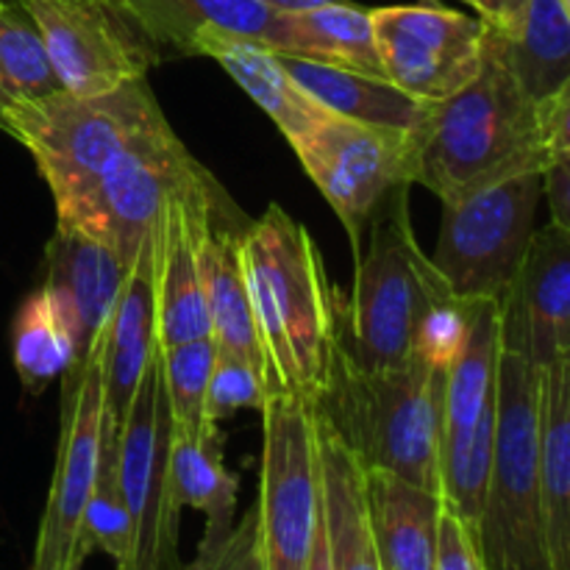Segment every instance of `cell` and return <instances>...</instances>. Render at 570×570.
I'll return each mask as SVG.
<instances>
[{"mask_svg": "<svg viewBox=\"0 0 570 570\" xmlns=\"http://www.w3.org/2000/svg\"><path fill=\"white\" fill-rule=\"evenodd\" d=\"M412 184L456 200L570 156V87L534 100L484 37L482 67L410 131Z\"/></svg>", "mask_w": 570, "mask_h": 570, "instance_id": "obj_1", "label": "cell"}, {"mask_svg": "<svg viewBox=\"0 0 570 570\" xmlns=\"http://www.w3.org/2000/svg\"><path fill=\"white\" fill-rule=\"evenodd\" d=\"M245 284L273 376V395L315 401L337 345V304L309 228L278 204L239 232Z\"/></svg>", "mask_w": 570, "mask_h": 570, "instance_id": "obj_2", "label": "cell"}, {"mask_svg": "<svg viewBox=\"0 0 570 570\" xmlns=\"http://www.w3.org/2000/svg\"><path fill=\"white\" fill-rule=\"evenodd\" d=\"M443 384V367L417 356L387 371H365L337 343L323 393L309 404L332 423L362 468L440 493Z\"/></svg>", "mask_w": 570, "mask_h": 570, "instance_id": "obj_3", "label": "cell"}, {"mask_svg": "<svg viewBox=\"0 0 570 570\" xmlns=\"http://www.w3.org/2000/svg\"><path fill=\"white\" fill-rule=\"evenodd\" d=\"M410 187L399 184L379 200L354 254V293L345 326H337V343L365 371H387L410 362L421 317L451 298L412 228Z\"/></svg>", "mask_w": 570, "mask_h": 570, "instance_id": "obj_4", "label": "cell"}, {"mask_svg": "<svg viewBox=\"0 0 570 570\" xmlns=\"http://www.w3.org/2000/svg\"><path fill=\"white\" fill-rule=\"evenodd\" d=\"M161 126L167 117L145 78L104 95L59 89L0 117V128L33 156L56 209L87 193L117 156Z\"/></svg>", "mask_w": 570, "mask_h": 570, "instance_id": "obj_5", "label": "cell"}, {"mask_svg": "<svg viewBox=\"0 0 570 570\" xmlns=\"http://www.w3.org/2000/svg\"><path fill=\"white\" fill-rule=\"evenodd\" d=\"M540 371L501 351L495 371V438L476 543L490 570H551L538 468Z\"/></svg>", "mask_w": 570, "mask_h": 570, "instance_id": "obj_6", "label": "cell"}, {"mask_svg": "<svg viewBox=\"0 0 570 570\" xmlns=\"http://www.w3.org/2000/svg\"><path fill=\"white\" fill-rule=\"evenodd\" d=\"M540 198L543 173H523L443 200L432 265L454 298L499 301L507 293L534 234Z\"/></svg>", "mask_w": 570, "mask_h": 570, "instance_id": "obj_7", "label": "cell"}, {"mask_svg": "<svg viewBox=\"0 0 570 570\" xmlns=\"http://www.w3.org/2000/svg\"><path fill=\"white\" fill-rule=\"evenodd\" d=\"M170 445V404L161 384L159 354H154L117 429V473L134 529L128 570H181V507L173 493Z\"/></svg>", "mask_w": 570, "mask_h": 570, "instance_id": "obj_8", "label": "cell"}, {"mask_svg": "<svg viewBox=\"0 0 570 570\" xmlns=\"http://www.w3.org/2000/svg\"><path fill=\"white\" fill-rule=\"evenodd\" d=\"M259 534L265 570H306L321 518L315 415L301 395H271L262 406Z\"/></svg>", "mask_w": 570, "mask_h": 570, "instance_id": "obj_9", "label": "cell"}, {"mask_svg": "<svg viewBox=\"0 0 570 570\" xmlns=\"http://www.w3.org/2000/svg\"><path fill=\"white\" fill-rule=\"evenodd\" d=\"M195 167V156L167 122L117 156L87 193L59 206L56 226L83 232L128 267L159 220L165 200Z\"/></svg>", "mask_w": 570, "mask_h": 570, "instance_id": "obj_10", "label": "cell"}, {"mask_svg": "<svg viewBox=\"0 0 570 570\" xmlns=\"http://www.w3.org/2000/svg\"><path fill=\"white\" fill-rule=\"evenodd\" d=\"M42 33L61 89L104 95L148 78L161 50L120 0H17Z\"/></svg>", "mask_w": 570, "mask_h": 570, "instance_id": "obj_11", "label": "cell"}, {"mask_svg": "<svg viewBox=\"0 0 570 570\" xmlns=\"http://www.w3.org/2000/svg\"><path fill=\"white\" fill-rule=\"evenodd\" d=\"M104 348L106 328L92 354L67 367L61 399V434L53 479L39 521L37 546L28 570H81L87 551L81 546L83 510L92 493L104 417Z\"/></svg>", "mask_w": 570, "mask_h": 570, "instance_id": "obj_12", "label": "cell"}, {"mask_svg": "<svg viewBox=\"0 0 570 570\" xmlns=\"http://www.w3.org/2000/svg\"><path fill=\"white\" fill-rule=\"evenodd\" d=\"M289 148L345 226L354 254L379 200L399 184H412V139L399 128L328 115Z\"/></svg>", "mask_w": 570, "mask_h": 570, "instance_id": "obj_13", "label": "cell"}, {"mask_svg": "<svg viewBox=\"0 0 570 570\" xmlns=\"http://www.w3.org/2000/svg\"><path fill=\"white\" fill-rule=\"evenodd\" d=\"M373 42L387 81L423 104L460 92L482 67L484 22L443 6L371 9Z\"/></svg>", "mask_w": 570, "mask_h": 570, "instance_id": "obj_14", "label": "cell"}, {"mask_svg": "<svg viewBox=\"0 0 570 570\" xmlns=\"http://www.w3.org/2000/svg\"><path fill=\"white\" fill-rule=\"evenodd\" d=\"M217 184L195 167L156 220V348L212 337L200 289V239L217 220Z\"/></svg>", "mask_w": 570, "mask_h": 570, "instance_id": "obj_15", "label": "cell"}, {"mask_svg": "<svg viewBox=\"0 0 570 570\" xmlns=\"http://www.w3.org/2000/svg\"><path fill=\"white\" fill-rule=\"evenodd\" d=\"M501 351L538 371L570 360V228L554 223L534 232L521 267L499 298Z\"/></svg>", "mask_w": 570, "mask_h": 570, "instance_id": "obj_16", "label": "cell"}, {"mask_svg": "<svg viewBox=\"0 0 570 570\" xmlns=\"http://www.w3.org/2000/svg\"><path fill=\"white\" fill-rule=\"evenodd\" d=\"M128 267L106 245L76 228L56 226L45 248V284L50 306L59 315L72 345V365L92 354L109 323Z\"/></svg>", "mask_w": 570, "mask_h": 570, "instance_id": "obj_17", "label": "cell"}, {"mask_svg": "<svg viewBox=\"0 0 570 570\" xmlns=\"http://www.w3.org/2000/svg\"><path fill=\"white\" fill-rule=\"evenodd\" d=\"M156 354V223L122 276L106 323L104 421L120 429L139 376Z\"/></svg>", "mask_w": 570, "mask_h": 570, "instance_id": "obj_18", "label": "cell"}, {"mask_svg": "<svg viewBox=\"0 0 570 570\" xmlns=\"http://www.w3.org/2000/svg\"><path fill=\"white\" fill-rule=\"evenodd\" d=\"M315 415L317 490L332 570H382L365 507V471L332 423Z\"/></svg>", "mask_w": 570, "mask_h": 570, "instance_id": "obj_19", "label": "cell"}, {"mask_svg": "<svg viewBox=\"0 0 570 570\" xmlns=\"http://www.w3.org/2000/svg\"><path fill=\"white\" fill-rule=\"evenodd\" d=\"M193 56L215 59L276 122L289 145L298 142L315 122L332 115L293 81L278 53H273L259 39L223 31V28H206L195 37Z\"/></svg>", "mask_w": 570, "mask_h": 570, "instance_id": "obj_20", "label": "cell"}, {"mask_svg": "<svg viewBox=\"0 0 570 570\" xmlns=\"http://www.w3.org/2000/svg\"><path fill=\"white\" fill-rule=\"evenodd\" d=\"M200 289H204L206 315H209L212 340L223 354L239 356L248 362L273 395V376L262 348L259 328L250 309L248 284H245L243 256H239V234L212 223L200 239Z\"/></svg>", "mask_w": 570, "mask_h": 570, "instance_id": "obj_21", "label": "cell"}, {"mask_svg": "<svg viewBox=\"0 0 570 570\" xmlns=\"http://www.w3.org/2000/svg\"><path fill=\"white\" fill-rule=\"evenodd\" d=\"M365 471V507L382 570H434L440 493L410 484L387 471Z\"/></svg>", "mask_w": 570, "mask_h": 570, "instance_id": "obj_22", "label": "cell"}, {"mask_svg": "<svg viewBox=\"0 0 570 570\" xmlns=\"http://www.w3.org/2000/svg\"><path fill=\"white\" fill-rule=\"evenodd\" d=\"M273 53L387 78L373 42L371 9L334 0L304 11H276L265 42Z\"/></svg>", "mask_w": 570, "mask_h": 570, "instance_id": "obj_23", "label": "cell"}, {"mask_svg": "<svg viewBox=\"0 0 570 570\" xmlns=\"http://www.w3.org/2000/svg\"><path fill=\"white\" fill-rule=\"evenodd\" d=\"M538 468L551 570H570V360L540 371Z\"/></svg>", "mask_w": 570, "mask_h": 570, "instance_id": "obj_24", "label": "cell"}, {"mask_svg": "<svg viewBox=\"0 0 570 570\" xmlns=\"http://www.w3.org/2000/svg\"><path fill=\"white\" fill-rule=\"evenodd\" d=\"M484 37L529 98L570 87V9L562 0H529L510 26L484 22Z\"/></svg>", "mask_w": 570, "mask_h": 570, "instance_id": "obj_25", "label": "cell"}, {"mask_svg": "<svg viewBox=\"0 0 570 570\" xmlns=\"http://www.w3.org/2000/svg\"><path fill=\"white\" fill-rule=\"evenodd\" d=\"M278 59H282L284 70L293 76V81L312 100H317L323 109L345 117V120L415 131L423 117H426L429 104L406 95L404 89H399L387 78L340 70V67L317 65V61L295 59V56L284 53H278Z\"/></svg>", "mask_w": 570, "mask_h": 570, "instance_id": "obj_26", "label": "cell"}, {"mask_svg": "<svg viewBox=\"0 0 570 570\" xmlns=\"http://www.w3.org/2000/svg\"><path fill=\"white\" fill-rule=\"evenodd\" d=\"M170 476L178 507L198 510L206 518L198 549L220 543L237 521L239 495V479L223 460L220 429H212L204 438H184L173 432Z\"/></svg>", "mask_w": 570, "mask_h": 570, "instance_id": "obj_27", "label": "cell"}, {"mask_svg": "<svg viewBox=\"0 0 570 570\" xmlns=\"http://www.w3.org/2000/svg\"><path fill=\"white\" fill-rule=\"evenodd\" d=\"M150 39L193 56L195 37L206 28L243 33L265 42L276 11L259 0H120Z\"/></svg>", "mask_w": 570, "mask_h": 570, "instance_id": "obj_28", "label": "cell"}, {"mask_svg": "<svg viewBox=\"0 0 570 570\" xmlns=\"http://www.w3.org/2000/svg\"><path fill=\"white\" fill-rule=\"evenodd\" d=\"M42 33L17 0L0 6V117L59 92Z\"/></svg>", "mask_w": 570, "mask_h": 570, "instance_id": "obj_29", "label": "cell"}, {"mask_svg": "<svg viewBox=\"0 0 570 570\" xmlns=\"http://www.w3.org/2000/svg\"><path fill=\"white\" fill-rule=\"evenodd\" d=\"M81 546L87 554L100 551L115 562L117 570L131 568L134 529L122 499L120 473H117V429L100 417V451L95 468L92 493L83 510Z\"/></svg>", "mask_w": 570, "mask_h": 570, "instance_id": "obj_30", "label": "cell"}, {"mask_svg": "<svg viewBox=\"0 0 570 570\" xmlns=\"http://www.w3.org/2000/svg\"><path fill=\"white\" fill-rule=\"evenodd\" d=\"M11 348H14L17 376L31 395L42 393L72 365L70 337L42 289H33L22 301L14 317Z\"/></svg>", "mask_w": 570, "mask_h": 570, "instance_id": "obj_31", "label": "cell"}, {"mask_svg": "<svg viewBox=\"0 0 570 570\" xmlns=\"http://www.w3.org/2000/svg\"><path fill=\"white\" fill-rule=\"evenodd\" d=\"M170 404L173 432L184 438H204L217 423L206 417V387H209L212 365L217 356V343L212 337L189 340V343L156 348Z\"/></svg>", "mask_w": 570, "mask_h": 570, "instance_id": "obj_32", "label": "cell"}, {"mask_svg": "<svg viewBox=\"0 0 570 570\" xmlns=\"http://www.w3.org/2000/svg\"><path fill=\"white\" fill-rule=\"evenodd\" d=\"M271 399L259 373L245 360L217 351L206 387V417L212 423L226 421L239 410H259Z\"/></svg>", "mask_w": 570, "mask_h": 570, "instance_id": "obj_33", "label": "cell"}, {"mask_svg": "<svg viewBox=\"0 0 570 570\" xmlns=\"http://www.w3.org/2000/svg\"><path fill=\"white\" fill-rule=\"evenodd\" d=\"M471 328V315H468V298H445L434 304L426 315L421 317L412 340V356L423 360L432 367L449 371L451 362L460 356L462 345Z\"/></svg>", "mask_w": 570, "mask_h": 570, "instance_id": "obj_34", "label": "cell"}, {"mask_svg": "<svg viewBox=\"0 0 570 570\" xmlns=\"http://www.w3.org/2000/svg\"><path fill=\"white\" fill-rule=\"evenodd\" d=\"M184 570H265L259 534V507L254 504L234 521L232 532L209 549H198L195 560Z\"/></svg>", "mask_w": 570, "mask_h": 570, "instance_id": "obj_35", "label": "cell"}, {"mask_svg": "<svg viewBox=\"0 0 570 570\" xmlns=\"http://www.w3.org/2000/svg\"><path fill=\"white\" fill-rule=\"evenodd\" d=\"M434 570H490L482 560L476 534L456 515L443 510L438 529V551H434Z\"/></svg>", "mask_w": 570, "mask_h": 570, "instance_id": "obj_36", "label": "cell"}, {"mask_svg": "<svg viewBox=\"0 0 570 570\" xmlns=\"http://www.w3.org/2000/svg\"><path fill=\"white\" fill-rule=\"evenodd\" d=\"M543 195L549 198L551 223L560 228H570V156L546 167Z\"/></svg>", "mask_w": 570, "mask_h": 570, "instance_id": "obj_37", "label": "cell"}, {"mask_svg": "<svg viewBox=\"0 0 570 570\" xmlns=\"http://www.w3.org/2000/svg\"><path fill=\"white\" fill-rule=\"evenodd\" d=\"M529 0H473L471 9L479 11V20L493 28H504L527 9Z\"/></svg>", "mask_w": 570, "mask_h": 570, "instance_id": "obj_38", "label": "cell"}, {"mask_svg": "<svg viewBox=\"0 0 570 570\" xmlns=\"http://www.w3.org/2000/svg\"><path fill=\"white\" fill-rule=\"evenodd\" d=\"M259 3H265L273 11H304L312 9V6L334 3V0H259Z\"/></svg>", "mask_w": 570, "mask_h": 570, "instance_id": "obj_39", "label": "cell"}, {"mask_svg": "<svg viewBox=\"0 0 570 570\" xmlns=\"http://www.w3.org/2000/svg\"><path fill=\"white\" fill-rule=\"evenodd\" d=\"M423 3H429V6H438V0H423ZM462 3H468V6H473V0H462Z\"/></svg>", "mask_w": 570, "mask_h": 570, "instance_id": "obj_40", "label": "cell"}, {"mask_svg": "<svg viewBox=\"0 0 570 570\" xmlns=\"http://www.w3.org/2000/svg\"><path fill=\"white\" fill-rule=\"evenodd\" d=\"M562 3H566V6H568V9H570V0H562Z\"/></svg>", "mask_w": 570, "mask_h": 570, "instance_id": "obj_41", "label": "cell"}, {"mask_svg": "<svg viewBox=\"0 0 570 570\" xmlns=\"http://www.w3.org/2000/svg\"><path fill=\"white\" fill-rule=\"evenodd\" d=\"M6 3V0H0V6H3Z\"/></svg>", "mask_w": 570, "mask_h": 570, "instance_id": "obj_42", "label": "cell"}, {"mask_svg": "<svg viewBox=\"0 0 570 570\" xmlns=\"http://www.w3.org/2000/svg\"><path fill=\"white\" fill-rule=\"evenodd\" d=\"M181 570H184V566H181Z\"/></svg>", "mask_w": 570, "mask_h": 570, "instance_id": "obj_43", "label": "cell"}]
</instances>
